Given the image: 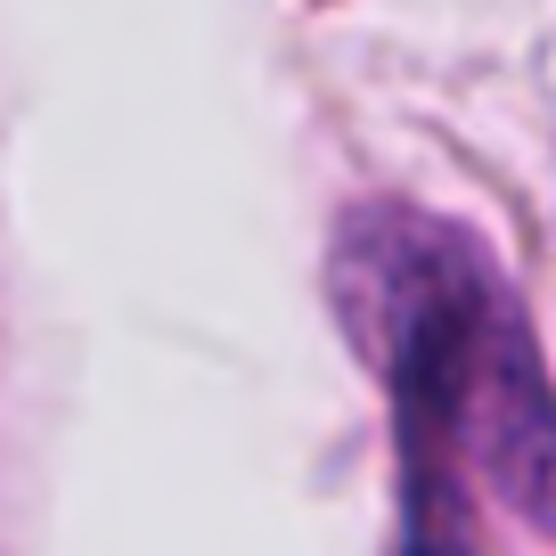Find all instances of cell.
Here are the masks:
<instances>
[{"mask_svg":"<svg viewBox=\"0 0 556 556\" xmlns=\"http://www.w3.org/2000/svg\"><path fill=\"white\" fill-rule=\"evenodd\" d=\"M475 475L434 442H401V556H483L475 540Z\"/></svg>","mask_w":556,"mask_h":556,"instance_id":"7a4b0ae2","label":"cell"},{"mask_svg":"<svg viewBox=\"0 0 556 556\" xmlns=\"http://www.w3.org/2000/svg\"><path fill=\"white\" fill-rule=\"evenodd\" d=\"M328 303L384 377L401 442L451 451L516 516L556 532V393L483 245L442 213L352 205L328 254Z\"/></svg>","mask_w":556,"mask_h":556,"instance_id":"6da1fadb","label":"cell"}]
</instances>
